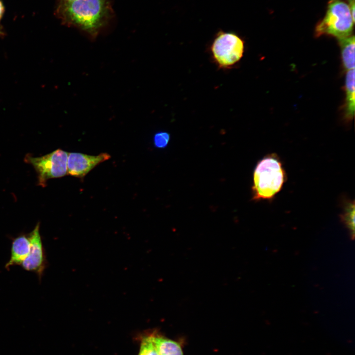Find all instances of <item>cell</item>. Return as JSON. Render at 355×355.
<instances>
[{
    "mask_svg": "<svg viewBox=\"0 0 355 355\" xmlns=\"http://www.w3.org/2000/svg\"><path fill=\"white\" fill-rule=\"evenodd\" d=\"M39 228L40 223L38 222L33 230L29 233L30 251L21 265L25 270L35 273L40 280L46 268L47 260Z\"/></svg>",
    "mask_w": 355,
    "mask_h": 355,
    "instance_id": "obj_6",
    "label": "cell"
},
{
    "mask_svg": "<svg viewBox=\"0 0 355 355\" xmlns=\"http://www.w3.org/2000/svg\"><path fill=\"white\" fill-rule=\"evenodd\" d=\"M343 66L347 71L355 69V36L338 39Z\"/></svg>",
    "mask_w": 355,
    "mask_h": 355,
    "instance_id": "obj_10",
    "label": "cell"
},
{
    "mask_svg": "<svg viewBox=\"0 0 355 355\" xmlns=\"http://www.w3.org/2000/svg\"><path fill=\"white\" fill-rule=\"evenodd\" d=\"M3 12H4V7L2 5V3L0 1V20L2 16Z\"/></svg>",
    "mask_w": 355,
    "mask_h": 355,
    "instance_id": "obj_16",
    "label": "cell"
},
{
    "mask_svg": "<svg viewBox=\"0 0 355 355\" xmlns=\"http://www.w3.org/2000/svg\"><path fill=\"white\" fill-rule=\"evenodd\" d=\"M75 0H61V1H64V2H70Z\"/></svg>",
    "mask_w": 355,
    "mask_h": 355,
    "instance_id": "obj_17",
    "label": "cell"
},
{
    "mask_svg": "<svg viewBox=\"0 0 355 355\" xmlns=\"http://www.w3.org/2000/svg\"><path fill=\"white\" fill-rule=\"evenodd\" d=\"M57 12L64 24L78 29L94 39L106 24L110 7L107 0L60 1Z\"/></svg>",
    "mask_w": 355,
    "mask_h": 355,
    "instance_id": "obj_1",
    "label": "cell"
},
{
    "mask_svg": "<svg viewBox=\"0 0 355 355\" xmlns=\"http://www.w3.org/2000/svg\"><path fill=\"white\" fill-rule=\"evenodd\" d=\"M244 48V41L237 34L220 31L211 44L210 51L218 67L229 69L240 61Z\"/></svg>",
    "mask_w": 355,
    "mask_h": 355,
    "instance_id": "obj_4",
    "label": "cell"
},
{
    "mask_svg": "<svg viewBox=\"0 0 355 355\" xmlns=\"http://www.w3.org/2000/svg\"><path fill=\"white\" fill-rule=\"evenodd\" d=\"M153 341L158 355H183L180 345L154 333Z\"/></svg>",
    "mask_w": 355,
    "mask_h": 355,
    "instance_id": "obj_11",
    "label": "cell"
},
{
    "mask_svg": "<svg viewBox=\"0 0 355 355\" xmlns=\"http://www.w3.org/2000/svg\"><path fill=\"white\" fill-rule=\"evenodd\" d=\"M68 154L58 149L40 157H33L27 154L24 161L34 168L37 174L38 184L44 187L49 179L61 178L68 174Z\"/></svg>",
    "mask_w": 355,
    "mask_h": 355,
    "instance_id": "obj_5",
    "label": "cell"
},
{
    "mask_svg": "<svg viewBox=\"0 0 355 355\" xmlns=\"http://www.w3.org/2000/svg\"><path fill=\"white\" fill-rule=\"evenodd\" d=\"M286 179L280 158L275 153L267 154L257 162L253 171L252 200H272L281 190Z\"/></svg>",
    "mask_w": 355,
    "mask_h": 355,
    "instance_id": "obj_2",
    "label": "cell"
},
{
    "mask_svg": "<svg viewBox=\"0 0 355 355\" xmlns=\"http://www.w3.org/2000/svg\"><path fill=\"white\" fill-rule=\"evenodd\" d=\"M170 135L165 131H159L156 133L153 138L154 146L159 149L166 148L169 143Z\"/></svg>",
    "mask_w": 355,
    "mask_h": 355,
    "instance_id": "obj_14",
    "label": "cell"
},
{
    "mask_svg": "<svg viewBox=\"0 0 355 355\" xmlns=\"http://www.w3.org/2000/svg\"><path fill=\"white\" fill-rule=\"evenodd\" d=\"M355 20L347 3L342 0H328L326 14L317 25L315 35H329L338 39L351 36Z\"/></svg>",
    "mask_w": 355,
    "mask_h": 355,
    "instance_id": "obj_3",
    "label": "cell"
},
{
    "mask_svg": "<svg viewBox=\"0 0 355 355\" xmlns=\"http://www.w3.org/2000/svg\"><path fill=\"white\" fill-rule=\"evenodd\" d=\"M110 158V156L106 153L98 155L69 153L67 161L68 174L76 178H83L97 165Z\"/></svg>",
    "mask_w": 355,
    "mask_h": 355,
    "instance_id": "obj_7",
    "label": "cell"
},
{
    "mask_svg": "<svg viewBox=\"0 0 355 355\" xmlns=\"http://www.w3.org/2000/svg\"><path fill=\"white\" fill-rule=\"evenodd\" d=\"M0 33H1V31H0Z\"/></svg>",
    "mask_w": 355,
    "mask_h": 355,
    "instance_id": "obj_18",
    "label": "cell"
},
{
    "mask_svg": "<svg viewBox=\"0 0 355 355\" xmlns=\"http://www.w3.org/2000/svg\"><path fill=\"white\" fill-rule=\"evenodd\" d=\"M348 5L350 8L352 16L355 20V0H347Z\"/></svg>",
    "mask_w": 355,
    "mask_h": 355,
    "instance_id": "obj_15",
    "label": "cell"
},
{
    "mask_svg": "<svg viewBox=\"0 0 355 355\" xmlns=\"http://www.w3.org/2000/svg\"><path fill=\"white\" fill-rule=\"evenodd\" d=\"M347 71L345 78V115L347 119L351 120L355 113V69Z\"/></svg>",
    "mask_w": 355,
    "mask_h": 355,
    "instance_id": "obj_9",
    "label": "cell"
},
{
    "mask_svg": "<svg viewBox=\"0 0 355 355\" xmlns=\"http://www.w3.org/2000/svg\"><path fill=\"white\" fill-rule=\"evenodd\" d=\"M344 205V210L341 218L354 236L355 228L354 201H347Z\"/></svg>",
    "mask_w": 355,
    "mask_h": 355,
    "instance_id": "obj_12",
    "label": "cell"
},
{
    "mask_svg": "<svg viewBox=\"0 0 355 355\" xmlns=\"http://www.w3.org/2000/svg\"><path fill=\"white\" fill-rule=\"evenodd\" d=\"M30 248L29 233L21 234L15 238L12 242L10 257L5 268L8 269L14 265H21L28 255Z\"/></svg>",
    "mask_w": 355,
    "mask_h": 355,
    "instance_id": "obj_8",
    "label": "cell"
},
{
    "mask_svg": "<svg viewBox=\"0 0 355 355\" xmlns=\"http://www.w3.org/2000/svg\"><path fill=\"white\" fill-rule=\"evenodd\" d=\"M145 335L142 338L138 355H158L153 341L154 332Z\"/></svg>",
    "mask_w": 355,
    "mask_h": 355,
    "instance_id": "obj_13",
    "label": "cell"
}]
</instances>
